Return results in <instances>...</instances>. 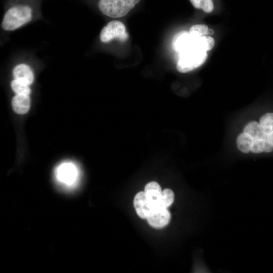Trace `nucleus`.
Here are the masks:
<instances>
[{"label": "nucleus", "instance_id": "1", "mask_svg": "<svg viewBox=\"0 0 273 273\" xmlns=\"http://www.w3.org/2000/svg\"><path fill=\"white\" fill-rule=\"evenodd\" d=\"M36 0H10L5 13L2 27L13 31L29 22L35 10Z\"/></svg>", "mask_w": 273, "mask_h": 273}, {"label": "nucleus", "instance_id": "2", "mask_svg": "<svg viewBox=\"0 0 273 273\" xmlns=\"http://www.w3.org/2000/svg\"><path fill=\"white\" fill-rule=\"evenodd\" d=\"M141 0H98L97 5L99 11L111 18H121L126 16L138 5Z\"/></svg>", "mask_w": 273, "mask_h": 273}, {"label": "nucleus", "instance_id": "3", "mask_svg": "<svg viewBox=\"0 0 273 273\" xmlns=\"http://www.w3.org/2000/svg\"><path fill=\"white\" fill-rule=\"evenodd\" d=\"M180 55L176 68L181 73H187L199 67L205 62L207 57L206 52L194 47L180 53Z\"/></svg>", "mask_w": 273, "mask_h": 273}, {"label": "nucleus", "instance_id": "4", "mask_svg": "<svg viewBox=\"0 0 273 273\" xmlns=\"http://www.w3.org/2000/svg\"><path fill=\"white\" fill-rule=\"evenodd\" d=\"M55 174L58 182L65 189H72L77 184L79 170L72 162H65L59 164L55 169Z\"/></svg>", "mask_w": 273, "mask_h": 273}, {"label": "nucleus", "instance_id": "5", "mask_svg": "<svg viewBox=\"0 0 273 273\" xmlns=\"http://www.w3.org/2000/svg\"><path fill=\"white\" fill-rule=\"evenodd\" d=\"M128 37L125 25L120 21L113 20L104 26L100 32L102 42L107 43L114 39L125 41Z\"/></svg>", "mask_w": 273, "mask_h": 273}, {"label": "nucleus", "instance_id": "6", "mask_svg": "<svg viewBox=\"0 0 273 273\" xmlns=\"http://www.w3.org/2000/svg\"><path fill=\"white\" fill-rule=\"evenodd\" d=\"M133 205L138 215L143 219L147 218L157 207L148 198L145 192H140L135 195Z\"/></svg>", "mask_w": 273, "mask_h": 273}, {"label": "nucleus", "instance_id": "7", "mask_svg": "<svg viewBox=\"0 0 273 273\" xmlns=\"http://www.w3.org/2000/svg\"><path fill=\"white\" fill-rule=\"evenodd\" d=\"M170 217V213L167 208L157 207L147 218V219L151 226L160 229L168 224Z\"/></svg>", "mask_w": 273, "mask_h": 273}, {"label": "nucleus", "instance_id": "8", "mask_svg": "<svg viewBox=\"0 0 273 273\" xmlns=\"http://www.w3.org/2000/svg\"><path fill=\"white\" fill-rule=\"evenodd\" d=\"M14 79L30 85L33 81L34 75L31 68L27 64L22 63L16 65L13 69Z\"/></svg>", "mask_w": 273, "mask_h": 273}, {"label": "nucleus", "instance_id": "9", "mask_svg": "<svg viewBox=\"0 0 273 273\" xmlns=\"http://www.w3.org/2000/svg\"><path fill=\"white\" fill-rule=\"evenodd\" d=\"M172 47L179 53L193 47V39L189 33L183 31L177 33L173 37Z\"/></svg>", "mask_w": 273, "mask_h": 273}, {"label": "nucleus", "instance_id": "10", "mask_svg": "<svg viewBox=\"0 0 273 273\" xmlns=\"http://www.w3.org/2000/svg\"><path fill=\"white\" fill-rule=\"evenodd\" d=\"M30 100L29 96L16 94L12 101L14 111L19 114L27 113L30 108Z\"/></svg>", "mask_w": 273, "mask_h": 273}, {"label": "nucleus", "instance_id": "11", "mask_svg": "<svg viewBox=\"0 0 273 273\" xmlns=\"http://www.w3.org/2000/svg\"><path fill=\"white\" fill-rule=\"evenodd\" d=\"M148 198L156 207H158L162 191L160 185L156 181H151L147 184L145 187L144 191Z\"/></svg>", "mask_w": 273, "mask_h": 273}, {"label": "nucleus", "instance_id": "12", "mask_svg": "<svg viewBox=\"0 0 273 273\" xmlns=\"http://www.w3.org/2000/svg\"><path fill=\"white\" fill-rule=\"evenodd\" d=\"M243 132L249 135L253 140L267 139V134L264 132L260 124L256 121H251L246 125Z\"/></svg>", "mask_w": 273, "mask_h": 273}, {"label": "nucleus", "instance_id": "13", "mask_svg": "<svg viewBox=\"0 0 273 273\" xmlns=\"http://www.w3.org/2000/svg\"><path fill=\"white\" fill-rule=\"evenodd\" d=\"M193 39V47L205 52L211 50L214 47L215 41L210 36H204Z\"/></svg>", "mask_w": 273, "mask_h": 273}, {"label": "nucleus", "instance_id": "14", "mask_svg": "<svg viewBox=\"0 0 273 273\" xmlns=\"http://www.w3.org/2000/svg\"><path fill=\"white\" fill-rule=\"evenodd\" d=\"M253 139L248 134L243 132L237 138V145L240 151L244 153H248L251 150Z\"/></svg>", "mask_w": 273, "mask_h": 273}, {"label": "nucleus", "instance_id": "15", "mask_svg": "<svg viewBox=\"0 0 273 273\" xmlns=\"http://www.w3.org/2000/svg\"><path fill=\"white\" fill-rule=\"evenodd\" d=\"M174 194L173 191L169 189H164L161 193L158 207L167 208L173 202Z\"/></svg>", "mask_w": 273, "mask_h": 273}, {"label": "nucleus", "instance_id": "16", "mask_svg": "<svg viewBox=\"0 0 273 273\" xmlns=\"http://www.w3.org/2000/svg\"><path fill=\"white\" fill-rule=\"evenodd\" d=\"M259 124L265 133L273 131V113H267L261 116Z\"/></svg>", "mask_w": 273, "mask_h": 273}, {"label": "nucleus", "instance_id": "17", "mask_svg": "<svg viewBox=\"0 0 273 273\" xmlns=\"http://www.w3.org/2000/svg\"><path fill=\"white\" fill-rule=\"evenodd\" d=\"M190 1L194 8L202 10L206 13H210L214 9L212 0H190Z\"/></svg>", "mask_w": 273, "mask_h": 273}, {"label": "nucleus", "instance_id": "18", "mask_svg": "<svg viewBox=\"0 0 273 273\" xmlns=\"http://www.w3.org/2000/svg\"><path fill=\"white\" fill-rule=\"evenodd\" d=\"M208 27L205 24H196L192 26L190 29L189 34L193 38H197L207 34Z\"/></svg>", "mask_w": 273, "mask_h": 273}, {"label": "nucleus", "instance_id": "19", "mask_svg": "<svg viewBox=\"0 0 273 273\" xmlns=\"http://www.w3.org/2000/svg\"><path fill=\"white\" fill-rule=\"evenodd\" d=\"M13 90L17 95L29 96L31 93L29 85L14 79L11 83Z\"/></svg>", "mask_w": 273, "mask_h": 273}, {"label": "nucleus", "instance_id": "20", "mask_svg": "<svg viewBox=\"0 0 273 273\" xmlns=\"http://www.w3.org/2000/svg\"><path fill=\"white\" fill-rule=\"evenodd\" d=\"M250 151L254 153L263 152V139L253 140Z\"/></svg>", "mask_w": 273, "mask_h": 273}, {"label": "nucleus", "instance_id": "21", "mask_svg": "<svg viewBox=\"0 0 273 273\" xmlns=\"http://www.w3.org/2000/svg\"><path fill=\"white\" fill-rule=\"evenodd\" d=\"M273 150V146L271 145L266 139H263V152H270Z\"/></svg>", "mask_w": 273, "mask_h": 273}, {"label": "nucleus", "instance_id": "22", "mask_svg": "<svg viewBox=\"0 0 273 273\" xmlns=\"http://www.w3.org/2000/svg\"><path fill=\"white\" fill-rule=\"evenodd\" d=\"M267 140L273 146V131L267 134Z\"/></svg>", "mask_w": 273, "mask_h": 273}, {"label": "nucleus", "instance_id": "23", "mask_svg": "<svg viewBox=\"0 0 273 273\" xmlns=\"http://www.w3.org/2000/svg\"><path fill=\"white\" fill-rule=\"evenodd\" d=\"M213 33L214 32L212 29H208V32H207L208 35H212Z\"/></svg>", "mask_w": 273, "mask_h": 273}]
</instances>
